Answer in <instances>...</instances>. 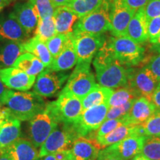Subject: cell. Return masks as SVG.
I'll return each instance as SVG.
<instances>
[{"instance_id":"6da1fadb","label":"cell","mask_w":160,"mask_h":160,"mask_svg":"<svg viewBox=\"0 0 160 160\" xmlns=\"http://www.w3.org/2000/svg\"><path fill=\"white\" fill-rule=\"evenodd\" d=\"M93 64L99 85L113 90L128 85L129 68L117 59L107 41L97 53Z\"/></svg>"},{"instance_id":"7a4b0ae2","label":"cell","mask_w":160,"mask_h":160,"mask_svg":"<svg viewBox=\"0 0 160 160\" xmlns=\"http://www.w3.org/2000/svg\"><path fill=\"white\" fill-rule=\"evenodd\" d=\"M11 115L20 121H29L44 111L46 104L35 92L13 91L8 89L1 97Z\"/></svg>"},{"instance_id":"3957f363","label":"cell","mask_w":160,"mask_h":160,"mask_svg":"<svg viewBox=\"0 0 160 160\" xmlns=\"http://www.w3.org/2000/svg\"><path fill=\"white\" fill-rule=\"evenodd\" d=\"M117 59L127 68H135L142 63L145 57V49L127 36L113 37L107 40Z\"/></svg>"},{"instance_id":"277c9868","label":"cell","mask_w":160,"mask_h":160,"mask_svg":"<svg viewBox=\"0 0 160 160\" xmlns=\"http://www.w3.org/2000/svg\"><path fill=\"white\" fill-rule=\"evenodd\" d=\"M111 0H103L97 9L80 18L73 28V33L103 34L111 31L110 7Z\"/></svg>"},{"instance_id":"5b68a950","label":"cell","mask_w":160,"mask_h":160,"mask_svg":"<svg viewBox=\"0 0 160 160\" xmlns=\"http://www.w3.org/2000/svg\"><path fill=\"white\" fill-rule=\"evenodd\" d=\"M46 108L58 122H75L83 111L82 99L64 89L56 101L46 104Z\"/></svg>"},{"instance_id":"8992f818","label":"cell","mask_w":160,"mask_h":160,"mask_svg":"<svg viewBox=\"0 0 160 160\" xmlns=\"http://www.w3.org/2000/svg\"><path fill=\"white\" fill-rule=\"evenodd\" d=\"M79 137L73 123L59 122L41 146L39 158L57 152L71 150L73 142Z\"/></svg>"},{"instance_id":"52a82bcc","label":"cell","mask_w":160,"mask_h":160,"mask_svg":"<svg viewBox=\"0 0 160 160\" xmlns=\"http://www.w3.org/2000/svg\"><path fill=\"white\" fill-rule=\"evenodd\" d=\"M96 83L95 76L91 71V63H77L69 76L64 90L82 99L91 92Z\"/></svg>"},{"instance_id":"ba28073f","label":"cell","mask_w":160,"mask_h":160,"mask_svg":"<svg viewBox=\"0 0 160 160\" xmlns=\"http://www.w3.org/2000/svg\"><path fill=\"white\" fill-rule=\"evenodd\" d=\"M109 106L108 104L96 105L85 110L79 117L73 123L79 137H93V132H97L107 117Z\"/></svg>"},{"instance_id":"9c48e42d","label":"cell","mask_w":160,"mask_h":160,"mask_svg":"<svg viewBox=\"0 0 160 160\" xmlns=\"http://www.w3.org/2000/svg\"><path fill=\"white\" fill-rule=\"evenodd\" d=\"M73 43L77 56V63H91L93 57L107 41L105 33L91 34L73 32Z\"/></svg>"},{"instance_id":"30bf717a","label":"cell","mask_w":160,"mask_h":160,"mask_svg":"<svg viewBox=\"0 0 160 160\" xmlns=\"http://www.w3.org/2000/svg\"><path fill=\"white\" fill-rule=\"evenodd\" d=\"M159 82L147 65L140 68H129L128 85L139 97L151 101V97Z\"/></svg>"},{"instance_id":"8fae6325","label":"cell","mask_w":160,"mask_h":160,"mask_svg":"<svg viewBox=\"0 0 160 160\" xmlns=\"http://www.w3.org/2000/svg\"><path fill=\"white\" fill-rule=\"evenodd\" d=\"M69 76L64 71H54L46 68L37 76L33 85V92L40 97H53L61 89Z\"/></svg>"},{"instance_id":"7c38bea8","label":"cell","mask_w":160,"mask_h":160,"mask_svg":"<svg viewBox=\"0 0 160 160\" xmlns=\"http://www.w3.org/2000/svg\"><path fill=\"white\" fill-rule=\"evenodd\" d=\"M57 120L47 108L30 120L29 133L35 147H41L58 125Z\"/></svg>"},{"instance_id":"4fadbf2b","label":"cell","mask_w":160,"mask_h":160,"mask_svg":"<svg viewBox=\"0 0 160 160\" xmlns=\"http://www.w3.org/2000/svg\"><path fill=\"white\" fill-rule=\"evenodd\" d=\"M145 136L133 135L103 149L119 160H131L142 153Z\"/></svg>"},{"instance_id":"5bb4252c","label":"cell","mask_w":160,"mask_h":160,"mask_svg":"<svg viewBox=\"0 0 160 160\" xmlns=\"http://www.w3.org/2000/svg\"><path fill=\"white\" fill-rule=\"evenodd\" d=\"M122 0H111L110 7L111 33L113 37L126 36L128 24L135 13Z\"/></svg>"},{"instance_id":"9a60e30c","label":"cell","mask_w":160,"mask_h":160,"mask_svg":"<svg viewBox=\"0 0 160 160\" xmlns=\"http://www.w3.org/2000/svg\"><path fill=\"white\" fill-rule=\"evenodd\" d=\"M0 79L8 88L19 91H27L33 87L36 77L30 76L17 68L0 69Z\"/></svg>"},{"instance_id":"2e32d148","label":"cell","mask_w":160,"mask_h":160,"mask_svg":"<svg viewBox=\"0 0 160 160\" xmlns=\"http://www.w3.org/2000/svg\"><path fill=\"white\" fill-rule=\"evenodd\" d=\"M29 36L15 19L13 13L0 15V42H25L29 39Z\"/></svg>"},{"instance_id":"e0dca14e","label":"cell","mask_w":160,"mask_h":160,"mask_svg":"<svg viewBox=\"0 0 160 160\" xmlns=\"http://www.w3.org/2000/svg\"><path fill=\"white\" fill-rule=\"evenodd\" d=\"M11 13L29 35L37 28L39 16L34 5L31 1L17 4Z\"/></svg>"},{"instance_id":"ac0fdd59","label":"cell","mask_w":160,"mask_h":160,"mask_svg":"<svg viewBox=\"0 0 160 160\" xmlns=\"http://www.w3.org/2000/svg\"><path fill=\"white\" fill-rule=\"evenodd\" d=\"M102 148L96 138L79 137L73 142L71 151L77 160H97Z\"/></svg>"},{"instance_id":"d6986e66","label":"cell","mask_w":160,"mask_h":160,"mask_svg":"<svg viewBox=\"0 0 160 160\" xmlns=\"http://www.w3.org/2000/svg\"><path fill=\"white\" fill-rule=\"evenodd\" d=\"M3 151L11 160H39V151L31 141L19 138Z\"/></svg>"},{"instance_id":"ffe728a7","label":"cell","mask_w":160,"mask_h":160,"mask_svg":"<svg viewBox=\"0 0 160 160\" xmlns=\"http://www.w3.org/2000/svg\"><path fill=\"white\" fill-rule=\"evenodd\" d=\"M126 36L140 45H143L148 41V19L144 8L135 12L128 26Z\"/></svg>"},{"instance_id":"44dd1931","label":"cell","mask_w":160,"mask_h":160,"mask_svg":"<svg viewBox=\"0 0 160 160\" xmlns=\"http://www.w3.org/2000/svg\"><path fill=\"white\" fill-rule=\"evenodd\" d=\"M157 110L154 104L144 97H139L133 102L128 114L126 116L128 122L140 125L145 122Z\"/></svg>"},{"instance_id":"7402d4cb","label":"cell","mask_w":160,"mask_h":160,"mask_svg":"<svg viewBox=\"0 0 160 160\" xmlns=\"http://www.w3.org/2000/svg\"><path fill=\"white\" fill-rule=\"evenodd\" d=\"M21 136L20 120L10 115L0 122V150L13 144Z\"/></svg>"},{"instance_id":"603a6c76","label":"cell","mask_w":160,"mask_h":160,"mask_svg":"<svg viewBox=\"0 0 160 160\" xmlns=\"http://www.w3.org/2000/svg\"><path fill=\"white\" fill-rule=\"evenodd\" d=\"M133 135L142 136L140 125L124 123L117 127L108 134L97 140L102 148H106Z\"/></svg>"},{"instance_id":"cb8c5ba5","label":"cell","mask_w":160,"mask_h":160,"mask_svg":"<svg viewBox=\"0 0 160 160\" xmlns=\"http://www.w3.org/2000/svg\"><path fill=\"white\" fill-rule=\"evenodd\" d=\"M57 34L72 33L79 17L67 6H61L56 9L53 14Z\"/></svg>"},{"instance_id":"d4e9b609","label":"cell","mask_w":160,"mask_h":160,"mask_svg":"<svg viewBox=\"0 0 160 160\" xmlns=\"http://www.w3.org/2000/svg\"><path fill=\"white\" fill-rule=\"evenodd\" d=\"M23 53L24 42H0V68H10Z\"/></svg>"},{"instance_id":"484cf974","label":"cell","mask_w":160,"mask_h":160,"mask_svg":"<svg viewBox=\"0 0 160 160\" xmlns=\"http://www.w3.org/2000/svg\"><path fill=\"white\" fill-rule=\"evenodd\" d=\"M77 62V56L72 40L57 57L53 58L48 68L54 71H66L73 68Z\"/></svg>"},{"instance_id":"4316f807","label":"cell","mask_w":160,"mask_h":160,"mask_svg":"<svg viewBox=\"0 0 160 160\" xmlns=\"http://www.w3.org/2000/svg\"><path fill=\"white\" fill-rule=\"evenodd\" d=\"M24 50L25 53H30L37 57L45 68H48L53 59L46 43L35 36L24 42Z\"/></svg>"},{"instance_id":"83f0119b","label":"cell","mask_w":160,"mask_h":160,"mask_svg":"<svg viewBox=\"0 0 160 160\" xmlns=\"http://www.w3.org/2000/svg\"><path fill=\"white\" fill-rule=\"evenodd\" d=\"M113 90L97 84L93 89L82 99L83 111L93 106L108 104Z\"/></svg>"},{"instance_id":"f1b7e54d","label":"cell","mask_w":160,"mask_h":160,"mask_svg":"<svg viewBox=\"0 0 160 160\" xmlns=\"http://www.w3.org/2000/svg\"><path fill=\"white\" fill-rule=\"evenodd\" d=\"M13 67L17 68L30 76L37 77L45 69V65L34 55L30 53L22 54L13 64Z\"/></svg>"},{"instance_id":"f546056e","label":"cell","mask_w":160,"mask_h":160,"mask_svg":"<svg viewBox=\"0 0 160 160\" xmlns=\"http://www.w3.org/2000/svg\"><path fill=\"white\" fill-rule=\"evenodd\" d=\"M139 97L137 93L129 86L119 88L113 90L111 98H110L108 105L109 108H115L123 105L129 102L132 100H135Z\"/></svg>"},{"instance_id":"4dcf8cb0","label":"cell","mask_w":160,"mask_h":160,"mask_svg":"<svg viewBox=\"0 0 160 160\" xmlns=\"http://www.w3.org/2000/svg\"><path fill=\"white\" fill-rule=\"evenodd\" d=\"M102 1L103 0H71L67 7L71 8L80 19L97 9Z\"/></svg>"},{"instance_id":"1f68e13d","label":"cell","mask_w":160,"mask_h":160,"mask_svg":"<svg viewBox=\"0 0 160 160\" xmlns=\"http://www.w3.org/2000/svg\"><path fill=\"white\" fill-rule=\"evenodd\" d=\"M57 34L53 17L46 19H39L37 27L35 30V37L46 42Z\"/></svg>"},{"instance_id":"d6a6232c","label":"cell","mask_w":160,"mask_h":160,"mask_svg":"<svg viewBox=\"0 0 160 160\" xmlns=\"http://www.w3.org/2000/svg\"><path fill=\"white\" fill-rule=\"evenodd\" d=\"M73 38V33H65V34H57L48 41L46 42V45L48 48L52 57L55 58L68 45L72 42Z\"/></svg>"},{"instance_id":"836d02e7","label":"cell","mask_w":160,"mask_h":160,"mask_svg":"<svg viewBox=\"0 0 160 160\" xmlns=\"http://www.w3.org/2000/svg\"><path fill=\"white\" fill-rule=\"evenodd\" d=\"M140 128L145 137H160V108H157L145 122L140 125Z\"/></svg>"},{"instance_id":"e575fe53","label":"cell","mask_w":160,"mask_h":160,"mask_svg":"<svg viewBox=\"0 0 160 160\" xmlns=\"http://www.w3.org/2000/svg\"><path fill=\"white\" fill-rule=\"evenodd\" d=\"M142 154L151 160H160V137H145Z\"/></svg>"},{"instance_id":"d590c367","label":"cell","mask_w":160,"mask_h":160,"mask_svg":"<svg viewBox=\"0 0 160 160\" xmlns=\"http://www.w3.org/2000/svg\"><path fill=\"white\" fill-rule=\"evenodd\" d=\"M34 5L39 19H46L53 17L57 7L51 0H29Z\"/></svg>"},{"instance_id":"8d00e7d4","label":"cell","mask_w":160,"mask_h":160,"mask_svg":"<svg viewBox=\"0 0 160 160\" xmlns=\"http://www.w3.org/2000/svg\"><path fill=\"white\" fill-rule=\"evenodd\" d=\"M124 123H128L126 117L120 118V119H105V122L102 124L99 129L96 132V139H98L99 138L105 137V135L108 134L117 127Z\"/></svg>"},{"instance_id":"74e56055","label":"cell","mask_w":160,"mask_h":160,"mask_svg":"<svg viewBox=\"0 0 160 160\" xmlns=\"http://www.w3.org/2000/svg\"><path fill=\"white\" fill-rule=\"evenodd\" d=\"M133 102H134V100H132L129 102L126 103L123 105L119 106V107L109 108V110L107 113V117H106V119H120V118L126 117V116L128 114Z\"/></svg>"},{"instance_id":"f35d334b","label":"cell","mask_w":160,"mask_h":160,"mask_svg":"<svg viewBox=\"0 0 160 160\" xmlns=\"http://www.w3.org/2000/svg\"><path fill=\"white\" fill-rule=\"evenodd\" d=\"M160 33V17L153 18L148 21V35L149 42L153 45L157 42Z\"/></svg>"},{"instance_id":"ab89813d","label":"cell","mask_w":160,"mask_h":160,"mask_svg":"<svg viewBox=\"0 0 160 160\" xmlns=\"http://www.w3.org/2000/svg\"><path fill=\"white\" fill-rule=\"evenodd\" d=\"M148 21L153 18L160 17V0H148L144 7Z\"/></svg>"},{"instance_id":"60d3db41","label":"cell","mask_w":160,"mask_h":160,"mask_svg":"<svg viewBox=\"0 0 160 160\" xmlns=\"http://www.w3.org/2000/svg\"><path fill=\"white\" fill-rule=\"evenodd\" d=\"M146 65L153 72V74L157 78L158 81L160 82V53L152 57Z\"/></svg>"},{"instance_id":"b9f144b4","label":"cell","mask_w":160,"mask_h":160,"mask_svg":"<svg viewBox=\"0 0 160 160\" xmlns=\"http://www.w3.org/2000/svg\"><path fill=\"white\" fill-rule=\"evenodd\" d=\"M122 1L128 7L133 11H137L142 8L145 7L148 0H122Z\"/></svg>"},{"instance_id":"7bdbcfd3","label":"cell","mask_w":160,"mask_h":160,"mask_svg":"<svg viewBox=\"0 0 160 160\" xmlns=\"http://www.w3.org/2000/svg\"><path fill=\"white\" fill-rule=\"evenodd\" d=\"M151 102L154 104L157 108H160V82L156 88L151 97Z\"/></svg>"},{"instance_id":"ee69618b","label":"cell","mask_w":160,"mask_h":160,"mask_svg":"<svg viewBox=\"0 0 160 160\" xmlns=\"http://www.w3.org/2000/svg\"><path fill=\"white\" fill-rule=\"evenodd\" d=\"M97 160H119V159H117V158L112 157L111 155H110L108 153H106L104 150H101Z\"/></svg>"},{"instance_id":"f6af8a7d","label":"cell","mask_w":160,"mask_h":160,"mask_svg":"<svg viewBox=\"0 0 160 160\" xmlns=\"http://www.w3.org/2000/svg\"><path fill=\"white\" fill-rule=\"evenodd\" d=\"M51 1L56 7L58 8L61 6H67L71 0H51Z\"/></svg>"},{"instance_id":"bcb514c9","label":"cell","mask_w":160,"mask_h":160,"mask_svg":"<svg viewBox=\"0 0 160 160\" xmlns=\"http://www.w3.org/2000/svg\"><path fill=\"white\" fill-rule=\"evenodd\" d=\"M151 49L153 50V51L157 52V53H160V33H159V37H158V38H157V42H156L154 44H153V45H152Z\"/></svg>"},{"instance_id":"7dc6e473","label":"cell","mask_w":160,"mask_h":160,"mask_svg":"<svg viewBox=\"0 0 160 160\" xmlns=\"http://www.w3.org/2000/svg\"><path fill=\"white\" fill-rule=\"evenodd\" d=\"M1 69V68H0ZM8 90V88L4 85V83L2 82L1 79H0V99H1V97H2V95L5 93V92Z\"/></svg>"},{"instance_id":"c3c4849f","label":"cell","mask_w":160,"mask_h":160,"mask_svg":"<svg viewBox=\"0 0 160 160\" xmlns=\"http://www.w3.org/2000/svg\"><path fill=\"white\" fill-rule=\"evenodd\" d=\"M11 0H0V12L2 11L5 6H7L11 2Z\"/></svg>"},{"instance_id":"681fc988","label":"cell","mask_w":160,"mask_h":160,"mask_svg":"<svg viewBox=\"0 0 160 160\" xmlns=\"http://www.w3.org/2000/svg\"><path fill=\"white\" fill-rule=\"evenodd\" d=\"M41 158H42L41 160H57L54 153H51V154L46 155V156H45V157H41Z\"/></svg>"},{"instance_id":"f907efd6","label":"cell","mask_w":160,"mask_h":160,"mask_svg":"<svg viewBox=\"0 0 160 160\" xmlns=\"http://www.w3.org/2000/svg\"><path fill=\"white\" fill-rule=\"evenodd\" d=\"M131 160H151V159L145 157V156H144L143 154H142V153H140V154L137 155V157H135L133 159H132Z\"/></svg>"},{"instance_id":"816d5d0a","label":"cell","mask_w":160,"mask_h":160,"mask_svg":"<svg viewBox=\"0 0 160 160\" xmlns=\"http://www.w3.org/2000/svg\"><path fill=\"white\" fill-rule=\"evenodd\" d=\"M0 160H11L8 155L2 150H0Z\"/></svg>"},{"instance_id":"f5cc1de1","label":"cell","mask_w":160,"mask_h":160,"mask_svg":"<svg viewBox=\"0 0 160 160\" xmlns=\"http://www.w3.org/2000/svg\"><path fill=\"white\" fill-rule=\"evenodd\" d=\"M68 160H77V159H75L74 157H73V154H72V153H71V155L70 156V157L68 158Z\"/></svg>"},{"instance_id":"db71d44e","label":"cell","mask_w":160,"mask_h":160,"mask_svg":"<svg viewBox=\"0 0 160 160\" xmlns=\"http://www.w3.org/2000/svg\"><path fill=\"white\" fill-rule=\"evenodd\" d=\"M3 108V105L2 104V102H1V99H0V111H1L2 108Z\"/></svg>"},{"instance_id":"11a10c76","label":"cell","mask_w":160,"mask_h":160,"mask_svg":"<svg viewBox=\"0 0 160 160\" xmlns=\"http://www.w3.org/2000/svg\"></svg>"},{"instance_id":"9f6ffc18","label":"cell","mask_w":160,"mask_h":160,"mask_svg":"<svg viewBox=\"0 0 160 160\" xmlns=\"http://www.w3.org/2000/svg\"><path fill=\"white\" fill-rule=\"evenodd\" d=\"M11 1H12V0H11Z\"/></svg>"}]
</instances>
